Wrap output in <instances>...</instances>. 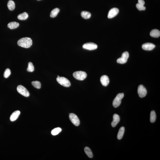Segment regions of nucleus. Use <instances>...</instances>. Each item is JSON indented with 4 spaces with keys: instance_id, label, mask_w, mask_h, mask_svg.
<instances>
[{
    "instance_id": "21",
    "label": "nucleus",
    "mask_w": 160,
    "mask_h": 160,
    "mask_svg": "<svg viewBox=\"0 0 160 160\" xmlns=\"http://www.w3.org/2000/svg\"><path fill=\"white\" fill-rule=\"evenodd\" d=\"M81 15L84 19H88L91 18V14L88 12L83 11L81 13Z\"/></svg>"
},
{
    "instance_id": "27",
    "label": "nucleus",
    "mask_w": 160,
    "mask_h": 160,
    "mask_svg": "<svg viewBox=\"0 0 160 160\" xmlns=\"http://www.w3.org/2000/svg\"><path fill=\"white\" fill-rule=\"evenodd\" d=\"M31 84L34 87L39 89L41 87V84L40 82L38 81H33Z\"/></svg>"
},
{
    "instance_id": "4",
    "label": "nucleus",
    "mask_w": 160,
    "mask_h": 160,
    "mask_svg": "<svg viewBox=\"0 0 160 160\" xmlns=\"http://www.w3.org/2000/svg\"><path fill=\"white\" fill-rule=\"evenodd\" d=\"M56 80L59 84L63 86L68 87L71 85L70 82L69 80L66 78L63 77H57Z\"/></svg>"
},
{
    "instance_id": "7",
    "label": "nucleus",
    "mask_w": 160,
    "mask_h": 160,
    "mask_svg": "<svg viewBox=\"0 0 160 160\" xmlns=\"http://www.w3.org/2000/svg\"><path fill=\"white\" fill-rule=\"evenodd\" d=\"M83 48L85 49L90 50H93L97 48V45L92 43H88L84 44L83 46Z\"/></svg>"
},
{
    "instance_id": "3",
    "label": "nucleus",
    "mask_w": 160,
    "mask_h": 160,
    "mask_svg": "<svg viewBox=\"0 0 160 160\" xmlns=\"http://www.w3.org/2000/svg\"><path fill=\"white\" fill-rule=\"evenodd\" d=\"M124 94L123 93L118 94L114 100L113 105L115 108H117L119 106L121 103L122 99L124 97Z\"/></svg>"
},
{
    "instance_id": "10",
    "label": "nucleus",
    "mask_w": 160,
    "mask_h": 160,
    "mask_svg": "<svg viewBox=\"0 0 160 160\" xmlns=\"http://www.w3.org/2000/svg\"><path fill=\"white\" fill-rule=\"evenodd\" d=\"M155 47V46L153 43H146L144 44L142 46V48L146 51H151Z\"/></svg>"
},
{
    "instance_id": "22",
    "label": "nucleus",
    "mask_w": 160,
    "mask_h": 160,
    "mask_svg": "<svg viewBox=\"0 0 160 160\" xmlns=\"http://www.w3.org/2000/svg\"><path fill=\"white\" fill-rule=\"evenodd\" d=\"M59 11H60V10L58 8L53 9L51 12V14H50V17L51 18H54L57 15Z\"/></svg>"
},
{
    "instance_id": "13",
    "label": "nucleus",
    "mask_w": 160,
    "mask_h": 160,
    "mask_svg": "<svg viewBox=\"0 0 160 160\" xmlns=\"http://www.w3.org/2000/svg\"><path fill=\"white\" fill-rule=\"evenodd\" d=\"M120 117L118 115L114 114L113 115V121L111 123L112 126L113 127H116L120 121Z\"/></svg>"
},
{
    "instance_id": "16",
    "label": "nucleus",
    "mask_w": 160,
    "mask_h": 160,
    "mask_svg": "<svg viewBox=\"0 0 160 160\" xmlns=\"http://www.w3.org/2000/svg\"><path fill=\"white\" fill-rule=\"evenodd\" d=\"M19 23L16 22H11L8 25V27L11 30L17 28L19 26Z\"/></svg>"
},
{
    "instance_id": "14",
    "label": "nucleus",
    "mask_w": 160,
    "mask_h": 160,
    "mask_svg": "<svg viewBox=\"0 0 160 160\" xmlns=\"http://www.w3.org/2000/svg\"><path fill=\"white\" fill-rule=\"evenodd\" d=\"M20 114V112L19 111H15L10 116V121L13 122L15 121L19 117Z\"/></svg>"
},
{
    "instance_id": "11",
    "label": "nucleus",
    "mask_w": 160,
    "mask_h": 160,
    "mask_svg": "<svg viewBox=\"0 0 160 160\" xmlns=\"http://www.w3.org/2000/svg\"><path fill=\"white\" fill-rule=\"evenodd\" d=\"M100 81L102 84L104 86H107L109 83V78L106 75H104L101 76L100 78Z\"/></svg>"
},
{
    "instance_id": "30",
    "label": "nucleus",
    "mask_w": 160,
    "mask_h": 160,
    "mask_svg": "<svg viewBox=\"0 0 160 160\" xmlns=\"http://www.w3.org/2000/svg\"></svg>"
},
{
    "instance_id": "15",
    "label": "nucleus",
    "mask_w": 160,
    "mask_h": 160,
    "mask_svg": "<svg viewBox=\"0 0 160 160\" xmlns=\"http://www.w3.org/2000/svg\"><path fill=\"white\" fill-rule=\"evenodd\" d=\"M150 35L153 37L157 38L160 36V31L157 29H154L152 30L150 33Z\"/></svg>"
},
{
    "instance_id": "6",
    "label": "nucleus",
    "mask_w": 160,
    "mask_h": 160,
    "mask_svg": "<svg viewBox=\"0 0 160 160\" xmlns=\"http://www.w3.org/2000/svg\"><path fill=\"white\" fill-rule=\"evenodd\" d=\"M70 120L75 126H78L80 124V121L78 117L74 113H71L69 115Z\"/></svg>"
},
{
    "instance_id": "29",
    "label": "nucleus",
    "mask_w": 160,
    "mask_h": 160,
    "mask_svg": "<svg viewBox=\"0 0 160 160\" xmlns=\"http://www.w3.org/2000/svg\"><path fill=\"white\" fill-rule=\"evenodd\" d=\"M58 76V77H60V76H59V75H58V76Z\"/></svg>"
},
{
    "instance_id": "12",
    "label": "nucleus",
    "mask_w": 160,
    "mask_h": 160,
    "mask_svg": "<svg viewBox=\"0 0 160 160\" xmlns=\"http://www.w3.org/2000/svg\"><path fill=\"white\" fill-rule=\"evenodd\" d=\"M145 4V1L144 0H138V3L136 5V7L140 11L145 10L146 8V7L144 6Z\"/></svg>"
},
{
    "instance_id": "23",
    "label": "nucleus",
    "mask_w": 160,
    "mask_h": 160,
    "mask_svg": "<svg viewBox=\"0 0 160 160\" xmlns=\"http://www.w3.org/2000/svg\"><path fill=\"white\" fill-rule=\"evenodd\" d=\"M150 116V122L152 123L154 122L156 119V115L154 111H152L151 112Z\"/></svg>"
},
{
    "instance_id": "24",
    "label": "nucleus",
    "mask_w": 160,
    "mask_h": 160,
    "mask_svg": "<svg viewBox=\"0 0 160 160\" xmlns=\"http://www.w3.org/2000/svg\"><path fill=\"white\" fill-rule=\"evenodd\" d=\"M62 129L60 128H55L52 130L51 134L53 136H56L60 133Z\"/></svg>"
},
{
    "instance_id": "8",
    "label": "nucleus",
    "mask_w": 160,
    "mask_h": 160,
    "mask_svg": "<svg viewBox=\"0 0 160 160\" xmlns=\"http://www.w3.org/2000/svg\"><path fill=\"white\" fill-rule=\"evenodd\" d=\"M137 92L139 96L141 98L145 97L147 93L146 88L142 85L139 86L137 89Z\"/></svg>"
},
{
    "instance_id": "19",
    "label": "nucleus",
    "mask_w": 160,
    "mask_h": 160,
    "mask_svg": "<svg viewBox=\"0 0 160 160\" xmlns=\"http://www.w3.org/2000/svg\"><path fill=\"white\" fill-rule=\"evenodd\" d=\"M7 6L9 10L12 11L15 8V3L14 1L12 0H10L8 2Z\"/></svg>"
},
{
    "instance_id": "17",
    "label": "nucleus",
    "mask_w": 160,
    "mask_h": 160,
    "mask_svg": "<svg viewBox=\"0 0 160 160\" xmlns=\"http://www.w3.org/2000/svg\"><path fill=\"white\" fill-rule=\"evenodd\" d=\"M125 128L123 127H121L117 135V138L119 140L121 139L122 138L125 132Z\"/></svg>"
},
{
    "instance_id": "20",
    "label": "nucleus",
    "mask_w": 160,
    "mask_h": 160,
    "mask_svg": "<svg viewBox=\"0 0 160 160\" xmlns=\"http://www.w3.org/2000/svg\"><path fill=\"white\" fill-rule=\"evenodd\" d=\"M84 152L86 154L89 158H92L93 157V155L91 149L88 147H86L84 149Z\"/></svg>"
},
{
    "instance_id": "26",
    "label": "nucleus",
    "mask_w": 160,
    "mask_h": 160,
    "mask_svg": "<svg viewBox=\"0 0 160 160\" xmlns=\"http://www.w3.org/2000/svg\"><path fill=\"white\" fill-rule=\"evenodd\" d=\"M34 68L33 63L30 62L28 63V67L27 69V70L29 72H32L34 71Z\"/></svg>"
},
{
    "instance_id": "28",
    "label": "nucleus",
    "mask_w": 160,
    "mask_h": 160,
    "mask_svg": "<svg viewBox=\"0 0 160 160\" xmlns=\"http://www.w3.org/2000/svg\"><path fill=\"white\" fill-rule=\"evenodd\" d=\"M11 74V71L9 69H7L5 70L4 74V76L5 78H8Z\"/></svg>"
},
{
    "instance_id": "1",
    "label": "nucleus",
    "mask_w": 160,
    "mask_h": 160,
    "mask_svg": "<svg viewBox=\"0 0 160 160\" xmlns=\"http://www.w3.org/2000/svg\"><path fill=\"white\" fill-rule=\"evenodd\" d=\"M32 44V40L29 38H21L18 42V44L20 47L25 48H29Z\"/></svg>"
},
{
    "instance_id": "9",
    "label": "nucleus",
    "mask_w": 160,
    "mask_h": 160,
    "mask_svg": "<svg viewBox=\"0 0 160 160\" xmlns=\"http://www.w3.org/2000/svg\"><path fill=\"white\" fill-rule=\"evenodd\" d=\"M119 10L117 8H113L109 10L108 15L109 18H112L116 16L118 14Z\"/></svg>"
},
{
    "instance_id": "18",
    "label": "nucleus",
    "mask_w": 160,
    "mask_h": 160,
    "mask_svg": "<svg viewBox=\"0 0 160 160\" xmlns=\"http://www.w3.org/2000/svg\"><path fill=\"white\" fill-rule=\"evenodd\" d=\"M28 17V14L26 12H24L20 14L18 16V18L21 20H26Z\"/></svg>"
},
{
    "instance_id": "25",
    "label": "nucleus",
    "mask_w": 160,
    "mask_h": 160,
    "mask_svg": "<svg viewBox=\"0 0 160 160\" xmlns=\"http://www.w3.org/2000/svg\"><path fill=\"white\" fill-rule=\"evenodd\" d=\"M128 59L122 56L121 57L117 59V63H120V64H124L127 62Z\"/></svg>"
},
{
    "instance_id": "5",
    "label": "nucleus",
    "mask_w": 160,
    "mask_h": 160,
    "mask_svg": "<svg viewBox=\"0 0 160 160\" xmlns=\"http://www.w3.org/2000/svg\"><path fill=\"white\" fill-rule=\"evenodd\" d=\"M17 91L20 94L25 97H28L30 95V93L27 90L21 85L18 86L17 87Z\"/></svg>"
},
{
    "instance_id": "2",
    "label": "nucleus",
    "mask_w": 160,
    "mask_h": 160,
    "mask_svg": "<svg viewBox=\"0 0 160 160\" xmlns=\"http://www.w3.org/2000/svg\"><path fill=\"white\" fill-rule=\"evenodd\" d=\"M73 76L76 80H83L86 78L87 74L85 72L82 71H79L74 72Z\"/></svg>"
}]
</instances>
